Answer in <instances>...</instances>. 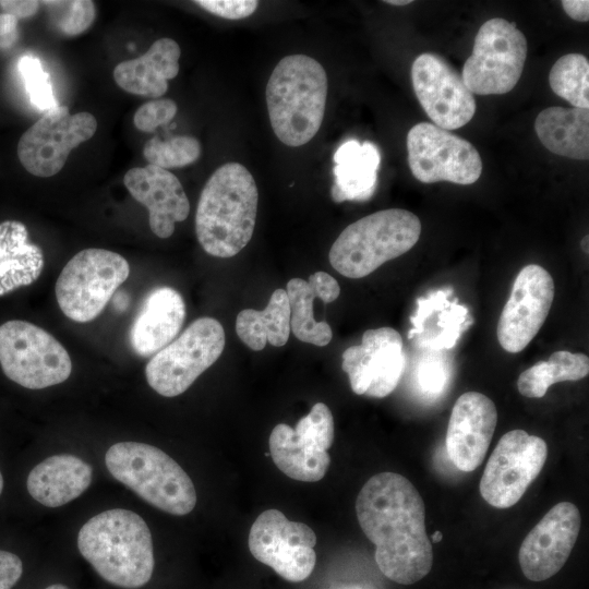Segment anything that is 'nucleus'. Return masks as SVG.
<instances>
[{
  "label": "nucleus",
  "mask_w": 589,
  "mask_h": 589,
  "mask_svg": "<svg viewBox=\"0 0 589 589\" xmlns=\"http://www.w3.org/2000/svg\"><path fill=\"white\" fill-rule=\"evenodd\" d=\"M385 3L392 4V5H406L411 3V0H386Z\"/></svg>",
  "instance_id": "43"
},
{
  "label": "nucleus",
  "mask_w": 589,
  "mask_h": 589,
  "mask_svg": "<svg viewBox=\"0 0 589 589\" xmlns=\"http://www.w3.org/2000/svg\"><path fill=\"white\" fill-rule=\"evenodd\" d=\"M123 183L132 197L148 209L149 227L158 238H169L175 224L183 221L190 203L179 179L169 170L153 165L127 171Z\"/></svg>",
  "instance_id": "21"
},
{
  "label": "nucleus",
  "mask_w": 589,
  "mask_h": 589,
  "mask_svg": "<svg viewBox=\"0 0 589 589\" xmlns=\"http://www.w3.org/2000/svg\"><path fill=\"white\" fill-rule=\"evenodd\" d=\"M143 155L149 165L163 169L184 167L199 159L201 144L195 137L188 135L173 136L166 141L154 136L145 143Z\"/></svg>",
  "instance_id": "32"
},
{
  "label": "nucleus",
  "mask_w": 589,
  "mask_h": 589,
  "mask_svg": "<svg viewBox=\"0 0 589 589\" xmlns=\"http://www.w3.org/2000/svg\"><path fill=\"white\" fill-rule=\"evenodd\" d=\"M225 332L213 317H200L156 352L145 368L148 385L164 397L184 393L220 357Z\"/></svg>",
  "instance_id": "9"
},
{
  "label": "nucleus",
  "mask_w": 589,
  "mask_h": 589,
  "mask_svg": "<svg viewBox=\"0 0 589 589\" xmlns=\"http://www.w3.org/2000/svg\"><path fill=\"white\" fill-rule=\"evenodd\" d=\"M341 369L354 394L386 397L398 385L405 369L400 334L392 327L365 330L360 345L342 352Z\"/></svg>",
  "instance_id": "18"
},
{
  "label": "nucleus",
  "mask_w": 589,
  "mask_h": 589,
  "mask_svg": "<svg viewBox=\"0 0 589 589\" xmlns=\"http://www.w3.org/2000/svg\"><path fill=\"white\" fill-rule=\"evenodd\" d=\"M334 441V419L329 408L316 402L296 428L279 423L269 435V454L277 468L291 479L316 482L323 479Z\"/></svg>",
  "instance_id": "11"
},
{
  "label": "nucleus",
  "mask_w": 589,
  "mask_h": 589,
  "mask_svg": "<svg viewBox=\"0 0 589 589\" xmlns=\"http://www.w3.org/2000/svg\"><path fill=\"white\" fill-rule=\"evenodd\" d=\"M534 131L551 153L572 159L589 158V110L549 107L536 118Z\"/></svg>",
  "instance_id": "27"
},
{
  "label": "nucleus",
  "mask_w": 589,
  "mask_h": 589,
  "mask_svg": "<svg viewBox=\"0 0 589 589\" xmlns=\"http://www.w3.org/2000/svg\"><path fill=\"white\" fill-rule=\"evenodd\" d=\"M41 249L28 241L24 224L7 220L0 224V296L33 284L41 274Z\"/></svg>",
  "instance_id": "26"
},
{
  "label": "nucleus",
  "mask_w": 589,
  "mask_h": 589,
  "mask_svg": "<svg viewBox=\"0 0 589 589\" xmlns=\"http://www.w3.org/2000/svg\"><path fill=\"white\" fill-rule=\"evenodd\" d=\"M180 55L176 40L159 38L141 57L118 63L115 82L130 94L158 98L167 92L168 81L179 73Z\"/></svg>",
  "instance_id": "23"
},
{
  "label": "nucleus",
  "mask_w": 589,
  "mask_h": 589,
  "mask_svg": "<svg viewBox=\"0 0 589 589\" xmlns=\"http://www.w3.org/2000/svg\"><path fill=\"white\" fill-rule=\"evenodd\" d=\"M82 556L109 584L137 589L154 570L151 530L136 513L108 509L92 517L77 534Z\"/></svg>",
  "instance_id": "3"
},
{
  "label": "nucleus",
  "mask_w": 589,
  "mask_h": 589,
  "mask_svg": "<svg viewBox=\"0 0 589 589\" xmlns=\"http://www.w3.org/2000/svg\"><path fill=\"white\" fill-rule=\"evenodd\" d=\"M286 292L290 306V330L301 341L324 347L333 337L330 326L313 316V301L320 294L311 281L292 278L288 281Z\"/></svg>",
  "instance_id": "30"
},
{
  "label": "nucleus",
  "mask_w": 589,
  "mask_h": 589,
  "mask_svg": "<svg viewBox=\"0 0 589 589\" xmlns=\"http://www.w3.org/2000/svg\"><path fill=\"white\" fill-rule=\"evenodd\" d=\"M238 337L252 350L264 349L268 341L281 347L290 334V306L286 290L276 289L262 311L245 309L236 318Z\"/></svg>",
  "instance_id": "28"
},
{
  "label": "nucleus",
  "mask_w": 589,
  "mask_h": 589,
  "mask_svg": "<svg viewBox=\"0 0 589 589\" xmlns=\"http://www.w3.org/2000/svg\"><path fill=\"white\" fill-rule=\"evenodd\" d=\"M327 75L312 57H284L266 85V104L275 135L288 146L310 142L321 128L327 97Z\"/></svg>",
  "instance_id": "4"
},
{
  "label": "nucleus",
  "mask_w": 589,
  "mask_h": 589,
  "mask_svg": "<svg viewBox=\"0 0 589 589\" xmlns=\"http://www.w3.org/2000/svg\"><path fill=\"white\" fill-rule=\"evenodd\" d=\"M563 9L575 21L587 22L589 20L588 0H563Z\"/></svg>",
  "instance_id": "42"
},
{
  "label": "nucleus",
  "mask_w": 589,
  "mask_h": 589,
  "mask_svg": "<svg viewBox=\"0 0 589 589\" xmlns=\"http://www.w3.org/2000/svg\"><path fill=\"white\" fill-rule=\"evenodd\" d=\"M548 445L524 430L505 433L492 452L479 489L484 501L496 508L515 505L541 472Z\"/></svg>",
  "instance_id": "12"
},
{
  "label": "nucleus",
  "mask_w": 589,
  "mask_h": 589,
  "mask_svg": "<svg viewBox=\"0 0 589 589\" xmlns=\"http://www.w3.org/2000/svg\"><path fill=\"white\" fill-rule=\"evenodd\" d=\"M105 462L115 479L163 512L183 516L196 505L190 477L168 454L153 445L116 443L107 450Z\"/></svg>",
  "instance_id": "6"
},
{
  "label": "nucleus",
  "mask_w": 589,
  "mask_h": 589,
  "mask_svg": "<svg viewBox=\"0 0 589 589\" xmlns=\"http://www.w3.org/2000/svg\"><path fill=\"white\" fill-rule=\"evenodd\" d=\"M92 467L70 454L53 455L29 472L27 491L38 503L59 507L79 497L91 484Z\"/></svg>",
  "instance_id": "24"
},
{
  "label": "nucleus",
  "mask_w": 589,
  "mask_h": 589,
  "mask_svg": "<svg viewBox=\"0 0 589 589\" xmlns=\"http://www.w3.org/2000/svg\"><path fill=\"white\" fill-rule=\"evenodd\" d=\"M588 239H589V237H588V235H587V236H585V237L582 238V240H581V249H582L586 253L589 252V247H588L589 240H588Z\"/></svg>",
  "instance_id": "44"
},
{
  "label": "nucleus",
  "mask_w": 589,
  "mask_h": 589,
  "mask_svg": "<svg viewBox=\"0 0 589 589\" xmlns=\"http://www.w3.org/2000/svg\"><path fill=\"white\" fill-rule=\"evenodd\" d=\"M19 71L24 81L31 103L39 110L48 111L57 107L50 76L41 62L34 56H23L19 61Z\"/></svg>",
  "instance_id": "34"
},
{
  "label": "nucleus",
  "mask_w": 589,
  "mask_h": 589,
  "mask_svg": "<svg viewBox=\"0 0 589 589\" xmlns=\"http://www.w3.org/2000/svg\"><path fill=\"white\" fill-rule=\"evenodd\" d=\"M526 57V37L514 23L500 17L488 20L464 64L462 82L472 94H506L518 83Z\"/></svg>",
  "instance_id": "10"
},
{
  "label": "nucleus",
  "mask_w": 589,
  "mask_h": 589,
  "mask_svg": "<svg viewBox=\"0 0 589 589\" xmlns=\"http://www.w3.org/2000/svg\"><path fill=\"white\" fill-rule=\"evenodd\" d=\"M0 365L8 378L29 389L60 384L72 372L65 348L41 327L22 320L0 325Z\"/></svg>",
  "instance_id": "8"
},
{
  "label": "nucleus",
  "mask_w": 589,
  "mask_h": 589,
  "mask_svg": "<svg viewBox=\"0 0 589 589\" xmlns=\"http://www.w3.org/2000/svg\"><path fill=\"white\" fill-rule=\"evenodd\" d=\"M552 91L574 108L589 107V61L580 53L562 56L549 73Z\"/></svg>",
  "instance_id": "31"
},
{
  "label": "nucleus",
  "mask_w": 589,
  "mask_h": 589,
  "mask_svg": "<svg viewBox=\"0 0 589 589\" xmlns=\"http://www.w3.org/2000/svg\"><path fill=\"white\" fill-rule=\"evenodd\" d=\"M130 274L128 261L106 249H85L62 268L55 286L62 313L77 323L95 320Z\"/></svg>",
  "instance_id": "7"
},
{
  "label": "nucleus",
  "mask_w": 589,
  "mask_h": 589,
  "mask_svg": "<svg viewBox=\"0 0 589 589\" xmlns=\"http://www.w3.org/2000/svg\"><path fill=\"white\" fill-rule=\"evenodd\" d=\"M497 423L494 402L479 392L460 395L448 421L445 446L461 471H473L483 461Z\"/></svg>",
  "instance_id": "20"
},
{
  "label": "nucleus",
  "mask_w": 589,
  "mask_h": 589,
  "mask_svg": "<svg viewBox=\"0 0 589 589\" xmlns=\"http://www.w3.org/2000/svg\"><path fill=\"white\" fill-rule=\"evenodd\" d=\"M185 318V303L176 289L161 286L144 298L129 332L133 351L141 357L155 354L170 344Z\"/></svg>",
  "instance_id": "22"
},
{
  "label": "nucleus",
  "mask_w": 589,
  "mask_h": 589,
  "mask_svg": "<svg viewBox=\"0 0 589 589\" xmlns=\"http://www.w3.org/2000/svg\"><path fill=\"white\" fill-rule=\"evenodd\" d=\"M421 385L431 392L440 390L444 384V373L437 365H426L420 374Z\"/></svg>",
  "instance_id": "41"
},
{
  "label": "nucleus",
  "mask_w": 589,
  "mask_h": 589,
  "mask_svg": "<svg viewBox=\"0 0 589 589\" xmlns=\"http://www.w3.org/2000/svg\"><path fill=\"white\" fill-rule=\"evenodd\" d=\"M2 489H3V478H2V474L0 472V494L2 492Z\"/></svg>",
  "instance_id": "47"
},
{
  "label": "nucleus",
  "mask_w": 589,
  "mask_h": 589,
  "mask_svg": "<svg viewBox=\"0 0 589 589\" xmlns=\"http://www.w3.org/2000/svg\"><path fill=\"white\" fill-rule=\"evenodd\" d=\"M356 513L375 545V562L384 576L411 585L430 573L433 549L425 529V506L407 478L389 471L371 477L357 496Z\"/></svg>",
  "instance_id": "1"
},
{
  "label": "nucleus",
  "mask_w": 589,
  "mask_h": 589,
  "mask_svg": "<svg viewBox=\"0 0 589 589\" xmlns=\"http://www.w3.org/2000/svg\"><path fill=\"white\" fill-rule=\"evenodd\" d=\"M581 517L576 505H554L524 539L518 554L524 575L532 581L554 576L566 563L579 533Z\"/></svg>",
  "instance_id": "19"
},
{
  "label": "nucleus",
  "mask_w": 589,
  "mask_h": 589,
  "mask_svg": "<svg viewBox=\"0 0 589 589\" xmlns=\"http://www.w3.org/2000/svg\"><path fill=\"white\" fill-rule=\"evenodd\" d=\"M315 289L320 294V300L324 303H329L335 301L339 293L340 287L337 280L325 272H316L309 277Z\"/></svg>",
  "instance_id": "38"
},
{
  "label": "nucleus",
  "mask_w": 589,
  "mask_h": 589,
  "mask_svg": "<svg viewBox=\"0 0 589 589\" xmlns=\"http://www.w3.org/2000/svg\"><path fill=\"white\" fill-rule=\"evenodd\" d=\"M197 5L209 13L227 20H241L256 10V0H196Z\"/></svg>",
  "instance_id": "36"
},
{
  "label": "nucleus",
  "mask_w": 589,
  "mask_h": 589,
  "mask_svg": "<svg viewBox=\"0 0 589 589\" xmlns=\"http://www.w3.org/2000/svg\"><path fill=\"white\" fill-rule=\"evenodd\" d=\"M420 233L421 223L413 213L401 208L378 211L340 232L329 250V263L345 277L362 278L408 252Z\"/></svg>",
  "instance_id": "5"
},
{
  "label": "nucleus",
  "mask_w": 589,
  "mask_h": 589,
  "mask_svg": "<svg viewBox=\"0 0 589 589\" xmlns=\"http://www.w3.org/2000/svg\"><path fill=\"white\" fill-rule=\"evenodd\" d=\"M589 373V358L566 350L553 352L548 361H539L520 373L519 393L528 398H541L548 388L558 382L579 381Z\"/></svg>",
  "instance_id": "29"
},
{
  "label": "nucleus",
  "mask_w": 589,
  "mask_h": 589,
  "mask_svg": "<svg viewBox=\"0 0 589 589\" xmlns=\"http://www.w3.org/2000/svg\"><path fill=\"white\" fill-rule=\"evenodd\" d=\"M443 538V534L441 531H435L432 537H431V540L430 541H433V542H440Z\"/></svg>",
  "instance_id": "45"
},
{
  "label": "nucleus",
  "mask_w": 589,
  "mask_h": 589,
  "mask_svg": "<svg viewBox=\"0 0 589 589\" xmlns=\"http://www.w3.org/2000/svg\"><path fill=\"white\" fill-rule=\"evenodd\" d=\"M408 165L423 183L449 181L468 185L482 172V160L467 140L433 123L420 122L407 135Z\"/></svg>",
  "instance_id": "13"
},
{
  "label": "nucleus",
  "mask_w": 589,
  "mask_h": 589,
  "mask_svg": "<svg viewBox=\"0 0 589 589\" xmlns=\"http://www.w3.org/2000/svg\"><path fill=\"white\" fill-rule=\"evenodd\" d=\"M414 94L435 125L455 130L474 116L476 99L461 75L441 56L425 52L411 65Z\"/></svg>",
  "instance_id": "16"
},
{
  "label": "nucleus",
  "mask_w": 589,
  "mask_h": 589,
  "mask_svg": "<svg viewBox=\"0 0 589 589\" xmlns=\"http://www.w3.org/2000/svg\"><path fill=\"white\" fill-rule=\"evenodd\" d=\"M259 192L250 171L239 163L217 168L206 181L196 207L195 232L203 250L228 259L251 240Z\"/></svg>",
  "instance_id": "2"
},
{
  "label": "nucleus",
  "mask_w": 589,
  "mask_h": 589,
  "mask_svg": "<svg viewBox=\"0 0 589 589\" xmlns=\"http://www.w3.org/2000/svg\"><path fill=\"white\" fill-rule=\"evenodd\" d=\"M17 22L13 15L0 14V48H10L17 40Z\"/></svg>",
  "instance_id": "40"
},
{
  "label": "nucleus",
  "mask_w": 589,
  "mask_h": 589,
  "mask_svg": "<svg viewBox=\"0 0 589 589\" xmlns=\"http://www.w3.org/2000/svg\"><path fill=\"white\" fill-rule=\"evenodd\" d=\"M22 573L21 558L11 552L0 550V589H12Z\"/></svg>",
  "instance_id": "37"
},
{
  "label": "nucleus",
  "mask_w": 589,
  "mask_h": 589,
  "mask_svg": "<svg viewBox=\"0 0 589 589\" xmlns=\"http://www.w3.org/2000/svg\"><path fill=\"white\" fill-rule=\"evenodd\" d=\"M178 110L176 103L168 98H160L143 104L134 113L133 122L137 130L153 132L159 125L173 119Z\"/></svg>",
  "instance_id": "35"
},
{
  "label": "nucleus",
  "mask_w": 589,
  "mask_h": 589,
  "mask_svg": "<svg viewBox=\"0 0 589 589\" xmlns=\"http://www.w3.org/2000/svg\"><path fill=\"white\" fill-rule=\"evenodd\" d=\"M45 589H69L67 586L64 585H61V584H52L48 587H46Z\"/></svg>",
  "instance_id": "46"
},
{
  "label": "nucleus",
  "mask_w": 589,
  "mask_h": 589,
  "mask_svg": "<svg viewBox=\"0 0 589 589\" xmlns=\"http://www.w3.org/2000/svg\"><path fill=\"white\" fill-rule=\"evenodd\" d=\"M315 544L316 536L308 525L290 521L277 509L262 512L249 533L251 554L291 582L303 581L312 574Z\"/></svg>",
  "instance_id": "15"
},
{
  "label": "nucleus",
  "mask_w": 589,
  "mask_h": 589,
  "mask_svg": "<svg viewBox=\"0 0 589 589\" xmlns=\"http://www.w3.org/2000/svg\"><path fill=\"white\" fill-rule=\"evenodd\" d=\"M96 130L97 120L92 113L70 115L68 107L57 106L22 134L17 157L29 173L52 177L62 169L71 151L93 137Z\"/></svg>",
  "instance_id": "14"
},
{
  "label": "nucleus",
  "mask_w": 589,
  "mask_h": 589,
  "mask_svg": "<svg viewBox=\"0 0 589 589\" xmlns=\"http://www.w3.org/2000/svg\"><path fill=\"white\" fill-rule=\"evenodd\" d=\"M554 292L553 278L544 267L529 264L520 269L497 323V340L504 350L517 353L529 345L549 315Z\"/></svg>",
  "instance_id": "17"
},
{
  "label": "nucleus",
  "mask_w": 589,
  "mask_h": 589,
  "mask_svg": "<svg viewBox=\"0 0 589 589\" xmlns=\"http://www.w3.org/2000/svg\"><path fill=\"white\" fill-rule=\"evenodd\" d=\"M333 159L335 182L330 196L334 202L366 201L374 194L381 163L375 144L350 139L337 148Z\"/></svg>",
  "instance_id": "25"
},
{
  "label": "nucleus",
  "mask_w": 589,
  "mask_h": 589,
  "mask_svg": "<svg viewBox=\"0 0 589 589\" xmlns=\"http://www.w3.org/2000/svg\"><path fill=\"white\" fill-rule=\"evenodd\" d=\"M56 28L67 36H76L85 32L94 22L96 9L93 1L67 0L41 1Z\"/></svg>",
  "instance_id": "33"
},
{
  "label": "nucleus",
  "mask_w": 589,
  "mask_h": 589,
  "mask_svg": "<svg viewBox=\"0 0 589 589\" xmlns=\"http://www.w3.org/2000/svg\"><path fill=\"white\" fill-rule=\"evenodd\" d=\"M39 3L36 0H1L0 7L4 13L19 20L34 15L39 8Z\"/></svg>",
  "instance_id": "39"
}]
</instances>
